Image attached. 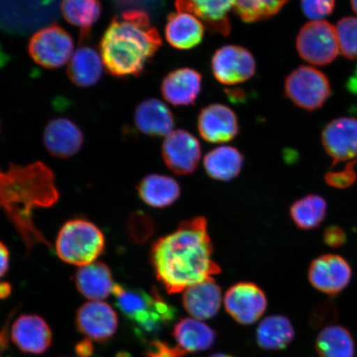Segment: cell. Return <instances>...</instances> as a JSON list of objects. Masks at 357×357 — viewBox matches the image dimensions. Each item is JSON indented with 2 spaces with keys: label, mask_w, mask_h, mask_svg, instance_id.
<instances>
[{
  "label": "cell",
  "mask_w": 357,
  "mask_h": 357,
  "mask_svg": "<svg viewBox=\"0 0 357 357\" xmlns=\"http://www.w3.org/2000/svg\"><path fill=\"white\" fill-rule=\"evenodd\" d=\"M213 252L207 220L195 217L156 240L150 259L156 278L168 294H173L220 273L221 268L213 260Z\"/></svg>",
  "instance_id": "cell-1"
},
{
  "label": "cell",
  "mask_w": 357,
  "mask_h": 357,
  "mask_svg": "<svg viewBox=\"0 0 357 357\" xmlns=\"http://www.w3.org/2000/svg\"><path fill=\"white\" fill-rule=\"evenodd\" d=\"M59 198L54 172L42 162L0 169V211L6 214L28 252L40 244L51 248L35 225L33 211L52 207Z\"/></svg>",
  "instance_id": "cell-2"
},
{
  "label": "cell",
  "mask_w": 357,
  "mask_h": 357,
  "mask_svg": "<svg viewBox=\"0 0 357 357\" xmlns=\"http://www.w3.org/2000/svg\"><path fill=\"white\" fill-rule=\"evenodd\" d=\"M162 45V39L146 12L127 10L114 16L102 36V64L114 77H139Z\"/></svg>",
  "instance_id": "cell-3"
},
{
  "label": "cell",
  "mask_w": 357,
  "mask_h": 357,
  "mask_svg": "<svg viewBox=\"0 0 357 357\" xmlns=\"http://www.w3.org/2000/svg\"><path fill=\"white\" fill-rule=\"evenodd\" d=\"M112 294L119 310L135 324L139 331L153 333L171 323L176 310L160 296L158 290L150 294L114 284Z\"/></svg>",
  "instance_id": "cell-4"
},
{
  "label": "cell",
  "mask_w": 357,
  "mask_h": 357,
  "mask_svg": "<svg viewBox=\"0 0 357 357\" xmlns=\"http://www.w3.org/2000/svg\"><path fill=\"white\" fill-rule=\"evenodd\" d=\"M55 247L61 261L80 267L91 264L104 253L105 238L95 223L73 218L61 227Z\"/></svg>",
  "instance_id": "cell-5"
},
{
  "label": "cell",
  "mask_w": 357,
  "mask_h": 357,
  "mask_svg": "<svg viewBox=\"0 0 357 357\" xmlns=\"http://www.w3.org/2000/svg\"><path fill=\"white\" fill-rule=\"evenodd\" d=\"M284 93L298 108L314 111L328 100L331 86L322 71L314 67L301 66L285 79Z\"/></svg>",
  "instance_id": "cell-6"
},
{
  "label": "cell",
  "mask_w": 357,
  "mask_h": 357,
  "mask_svg": "<svg viewBox=\"0 0 357 357\" xmlns=\"http://www.w3.org/2000/svg\"><path fill=\"white\" fill-rule=\"evenodd\" d=\"M298 55L314 66H327L336 59L339 49L336 26L324 20L303 25L296 39Z\"/></svg>",
  "instance_id": "cell-7"
},
{
  "label": "cell",
  "mask_w": 357,
  "mask_h": 357,
  "mask_svg": "<svg viewBox=\"0 0 357 357\" xmlns=\"http://www.w3.org/2000/svg\"><path fill=\"white\" fill-rule=\"evenodd\" d=\"M29 53L36 63L47 69H57L69 62L74 42L60 25L52 24L38 31L29 43Z\"/></svg>",
  "instance_id": "cell-8"
},
{
  "label": "cell",
  "mask_w": 357,
  "mask_h": 357,
  "mask_svg": "<svg viewBox=\"0 0 357 357\" xmlns=\"http://www.w3.org/2000/svg\"><path fill=\"white\" fill-rule=\"evenodd\" d=\"M212 71L218 82L234 86L248 82L256 73L255 58L247 48L227 45L214 53Z\"/></svg>",
  "instance_id": "cell-9"
},
{
  "label": "cell",
  "mask_w": 357,
  "mask_h": 357,
  "mask_svg": "<svg viewBox=\"0 0 357 357\" xmlns=\"http://www.w3.org/2000/svg\"><path fill=\"white\" fill-rule=\"evenodd\" d=\"M351 268L345 258L336 254H326L311 262L307 272L312 287L328 296H337L351 280Z\"/></svg>",
  "instance_id": "cell-10"
},
{
  "label": "cell",
  "mask_w": 357,
  "mask_h": 357,
  "mask_svg": "<svg viewBox=\"0 0 357 357\" xmlns=\"http://www.w3.org/2000/svg\"><path fill=\"white\" fill-rule=\"evenodd\" d=\"M225 309L236 322L243 325L256 323L264 314L267 298L263 290L252 282H239L227 289Z\"/></svg>",
  "instance_id": "cell-11"
},
{
  "label": "cell",
  "mask_w": 357,
  "mask_h": 357,
  "mask_svg": "<svg viewBox=\"0 0 357 357\" xmlns=\"http://www.w3.org/2000/svg\"><path fill=\"white\" fill-rule=\"evenodd\" d=\"M162 153L172 172L178 176L190 175L198 167L201 146L197 138L190 132L177 129L165 138Z\"/></svg>",
  "instance_id": "cell-12"
},
{
  "label": "cell",
  "mask_w": 357,
  "mask_h": 357,
  "mask_svg": "<svg viewBox=\"0 0 357 357\" xmlns=\"http://www.w3.org/2000/svg\"><path fill=\"white\" fill-rule=\"evenodd\" d=\"M322 142L326 153L333 160V167L339 162L357 159V119L343 117L333 120L325 127Z\"/></svg>",
  "instance_id": "cell-13"
},
{
  "label": "cell",
  "mask_w": 357,
  "mask_h": 357,
  "mask_svg": "<svg viewBox=\"0 0 357 357\" xmlns=\"http://www.w3.org/2000/svg\"><path fill=\"white\" fill-rule=\"evenodd\" d=\"M77 326L79 331L98 342H105L113 337L118 328V315L109 303L91 301L77 311Z\"/></svg>",
  "instance_id": "cell-14"
},
{
  "label": "cell",
  "mask_w": 357,
  "mask_h": 357,
  "mask_svg": "<svg viewBox=\"0 0 357 357\" xmlns=\"http://www.w3.org/2000/svg\"><path fill=\"white\" fill-rule=\"evenodd\" d=\"M177 12L194 15L209 32L225 37L231 33L230 13L235 0H176Z\"/></svg>",
  "instance_id": "cell-15"
},
{
  "label": "cell",
  "mask_w": 357,
  "mask_h": 357,
  "mask_svg": "<svg viewBox=\"0 0 357 357\" xmlns=\"http://www.w3.org/2000/svg\"><path fill=\"white\" fill-rule=\"evenodd\" d=\"M198 130L204 140L211 144H225L238 135V119L229 107L213 104L200 111Z\"/></svg>",
  "instance_id": "cell-16"
},
{
  "label": "cell",
  "mask_w": 357,
  "mask_h": 357,
  "mask_svg": "<svg viewBox=\"0 0 357 357\" xmlns=\"http://www.w3.org/2000/svg\"><path fill=\"white\" fill-rule=\"evenodd\" d=\"M43 144L54 158L66 159L77 155L84 144V134L77 124L66 118L51 120L43 131Z\"/></svg>",
  "instance_id": "cell-17"
},
{
  "label": "cell",
  "mask_w": 357,
  "mask_h": 357,
  "mask_svg": "<svg viewBox=\"0 0 357 357\" xmlns=\"http://www.w3.org/2000/svg\"><path fill=\"white\" fill-rule=\"evenodd\" d=\"M11 337L22 351L39 355L51 346L52 333L42 317L22 314L13 324Z\"/></svg>",
  "instance_id": "cell-18"
},
{
  "label": "cell",
  "mask_w": 357,
  "mask_h": 357,
  "mask_svg": "<svg viewBox=\"0 0 357 357\" xmlns=\"http://www.w3.org/2000/svg\"><path fill=\"white\" fill-rule=\"evenodd\" d=\"M202 89V77L197 70L183 67L169 73L162 80L164 100L174 106L195 105Z\"/></svg>",
  "instance_id": "cell-19"
},
{
  "label": "cell",
  "mask_w": 357,
  "mask_h": 357,
  "mask_svg": "<svg viewBox=\"0 0 357 357\" xmlns=\"http://www.w3.org/2000/svg\"><path fill=\"white\" fill-rule=\"evenodd\" d=\"M182 303L186 312L195 319H211L220 310L221 288L213 279L192 285L185 290Z\"/></svg>",
  "instance_id": "cell-20"
},
{
  "label": "cell",
  "mask_w": 357,
  "mask_h": 357,
  "mask_svg": "<svg viewBox=\"0 0 357 357\" xmlns=\"http://www.w3.org/2000/svg\"><path fill=\"white\" fill-rule=\"evenodd\" d=\"M134 123L145 135L167 137L176 125L175 116L169 107L158 99L142 102L134 114Z\"/></svg>",
  "instance_id": "cell-21"
},
{
  "label": "cell",
  "mask_w": 357,
  "mask_h": 357,
  "mask_svg": "<svg viewBox=\"0 0 357 357\" xmlns=\"http://www.w3.org/2000/svg\"><path fill=\"white\" fill-rule=\"evenodd\" d=\"M74 281L78 291L92 301L108 298L114 287L109 267L101 261L80 266L75 272Z\"/></svg>",
  "instance_id": "cell-22"
},
{
  "label": "cell",
  "mask_w": 357,
  "mask_h": 357,
  "mask_svg": "<svg viewBox=\"0 0 357 357\" xmlns=\"http://www.w3.org/2000/svg\"><path fill=\"white\" fill-rule=\"evenodd\" d=\"M204 26L197 17L187 13H172L167 17L165 36L172 47L189 50L202 42Z\"/></svg>",
  "instance_id": "cell-23"
},
{
  "label": "cell",
  "mask_w": 357,
  "mask_h": 357,
  "mask_svg": "<svg viewBox=\"0 0 357 357\" xmlns=\"http://www.w3.org/2000/svg\"><path fill=\"white\" fill-rule=\"evenodd\" d=\"M104 64L95 49L84 46L73 53L67 66V75L75 86L91 87L100 82Z\"/></svg>",
  "instance_id": "cell-24"
},
{
  "label": "cell",
  "mask_w": 357,
  "mask_h": 357,
  "mask_svg": "<svg viewBox=\"0 0 357 357\" xmlns=\"http://www.w3.org/2000/svg\"><path fill=\"white\" fill-rule=\"evenodd\" d=\"M176 346L185 354L209 349L216 339L214 330L202 321L182 319L175 325L172 333Z\"/></svg>",
  "instance_id": "cell-25"
},
{
  "label": "cell",
  "mask_w": 357,
  "mask_h": 357,
  "mask_svg": "<svg viewBox=\"0 0 357 357\" xmlns=\"http://www.w3.org/2000/svg\"><path fill=\"white\" fill-rule=\"evenodd\" d=\"M138 195L150 207L169 206L180 197L181 188L173 178L151 174L146 176L137 186Z\"/></svg>",
  "instance_id": "cell-26"
},
{
  "label": "cell",
  "mask_w": 357,
  "mask_h": 357,
  "mask_svg": "<svg viewBox=\"0 0 357 357\" xmlns=\"http://www.w3.org/2000/svg\"><path fill=\"white\" fill-rule=\"evenodd\" d=\"M243 160V154L235 147L222 146L205 155L204 166L209 177L217 181H229L239 175Z\"/></svg>",
  "instance_id": "cell-27"
},
{
  "label": "cell",
  "mask_w": 357,
  "mask_h": 357,
  "mask_svg": "<svg viewBox=\"0 0 357 357\" xmlns=\"http://www.w3.org/2000/svg\"><path fill=\"white\" fill-rule=\"evenodd\" d=\"M294 336L293 324L282 315L267 317L257 330V344L265 350H283L293 342Z\"/></svg>",
  "instance_id": "cell-28"
},
{
  "label": "cell",
  "mask_w": 357,
  "mask_h": 357,
  "mask_svg": "<svg viewBox=\"0 0 357 357\" xmlns=\"http://www.w3.org/2000/svg\"><path fill=\"white\" fill-rule=\"evenodd\" d=\"M62 16L80 30V40H86L102 13L101 0H61Z\"/></svg>",
  "instance_id": "cell-29"
},
{
  "label": "cell",
  "mask_w": 357,
  "mask_h": 357,
  "mask_svg": "<svg viewBox=\"0 0 357 357\" xmlns=\"http://www.w3.org/2000/svg\"><path fill=\"white\" fill-rule=\"evenodd\" d=\"M315 347L319 357H354V337L340 325L326 327L317 337Z\"/></svg>",
  "instance_id": "cell-30"
},
{
  "label": "cell",
  "mask_w": 357,
  "mask_h": 357,
  "mask_svg": "<svg viewBox=\"0 0 357 357\" xmlns=\"http://www.w3.org/2000/svg\"><path fill=\"white\" fill-rule=\"evenodd\" d=\"M327 211V202L318 195H306L296 200L289 208L293 222L302 230H311L319 227L324 221Z\"/></svg>",
  "instance_id": "cell-31"
},
{
  "label": "cell",
  "mask_w": 357,
  "mask_h": 357,
  "mask_svg": "<svg viewBox=\"0 0 357 357\" xmlns=\"http://www.w3.org/2000/svg\"><path fill=\"white\" fill-rule=\"evenodd\" d=\"M289 0H235L234 11L245 22L264 21L282 10Z\"/></svg>",
  "instance_id": "cell-32"
},
{
  "label": "cell",
  "mask_w": 357,
  "mask_h": 357,
  "mask_svg": "<svg viewBox=\"0 0 357 357\" xmlns=\"http://www.w3.org/2000/svg\"><path fill=\"white\" fill-rule=\"evenodd\" d=\"M339 49L342 56L357 60V17H346L336 26Z\"/></svg>",
  "instance_id": "cell-33"
},
{
  "label": "cell",
  "mask_w": 357,
  "mask_h": 357,
  "mask_svg": "<svg viewBox=\"0 0 357 357\" xmlns=\"http://www.w3.org/2000/svg\"><path fill=\"white\" fill-rule=\"evenodd\" d=\"M126 229L128 238L133 243L144 244L153 235L155 225L149 214L137 211L128 216Z\"/></svg>",
  "instance_id": "cell-34"
},
{
  "label": "cell",
  "mask_w": 357,
  "mask_h": 357,
  "mask_svg": "<svg viewBox=\"0 0 357 357\" xmlns=\"http://www.w3.org/2000/svg\"><path fill=\"white\" fill-rule=\"evenodd\" d=\"M357 159L351 160L342 171L329 172L325 175V181L330 186L337 189H347L354 184L356 181L355 166Z\"/></svg>",
  "instance_id": "cell-35"
},
{
  "label": "cell",
  "mask_w": 357,
  "mask_h": 357,
  "mask_svg": "<svg viewBox=\"0 0 357 357\" xmlns=\"http://www.w3.org/2000/svg\"><path fill=\"white\" fill-rule=\"evenodd\" d=\"M303 13L312 21L324 20L332 15L335 8V0H301Z\"/></svg>",
  "instance_id": "cell-36"
},
{
  "label": "cell",
  "mask_w": 357,
  "mask_h": 357,
  "mask_svg": "<svg viewBox=\"0 0 357 357\" xmlns=\"http://www.w3.org/2000/svg\"><path fill=\"white\" fill-rule=\"evenodd\" d=\"M185 355L176 345L172 347L160 341L151 342L146 351V357H184Z\"/></svg>",
  "instance_id": "cell-37"
},
{
  "label": "cell",
  "mask_w": 357,
  "mask_h": 357,
  "mask_svg": "<svg viewBox=\"0 0 357 357\" xmlns=\"http://www.w3.org/2000/svg\"><path fill=\"white\" fill-rule=\"evenodd\" d=\"M324 241L328 247L338 248L346 244L347 236L346 231L341 227L333 225L325 229Z\"/></svg>",
  "instance_id": "cell-38"
},
{
  "label": "cell",
  "mask_w": 357,
  "mask_h": 357,
  "mask_svg": "<svg viewBox=\"0 0 357 357\" xmlns=\"http://www.w3.org/2000/svg\"><path fill=\"white\" fill-rule=\"evenodd\" d=\"M10 254L8 248L0 242V278L6 275L10 268Z\"/></svg>",
  "instance_id": "cell-39"
},
{
  "label": "cell",
  "mask_w": 357,
  "mask_h": 357,
  "mask_svg": "<svg viewBox=\"0 0 357 357\" xmlns=\"http://www.w3.org/2000/svg\"><path fill=\"white\" fill-rule=\"evenodd\" d=\"M75 351L79 357H91L93 354V345L91 339L86 338L79 342L75 346Z\"/></svg>",
  "instance_id": "cell-40"
},
{
  "label": "cell",
  "mask_w": 357,
  "mask_h": 357,
  "mask_svg": "<svg viewBox=\"0 0 357 357\" xmlns=\"http://www.w3.org/2000/svg\"><path fill=\"white\" fill-rule=\"evenodd\" d=\"M12 292V285L8 282L0 283V300L6 298L10 296Z\"/></svg>",
  "instance_id": "cell-41"
},
{
  "label": "cell",
  "mask_w": 357,
  "mask_h": 357,
  "mask_svg": "<svg viewBox=\"0 0 357 357\" xmlns=\"http://www.w3.org/2000/svg\"><path fill=\"white\" fill-rule=\"evenodd\" d=\"M8 327L7 325L0 331V350L6 349L8 347Z\"/></svg>",
  "instance_id": "cell-42"
},
{
  "label": "cell",
  "mask_w": 357,
  "mask_h": 357,
  "mask_svg": "<svg viewBox=\"0 0 357 357\" xmlns=\"http://www.w3.org/2000/svg\"><path fill=\"white\" fill-rule=\"evenodd\" d=\"M351 3L352 10H354L357 15V0H351Z\"/></svg>",
  "instance_id": "cell-43"
},
{
  "label": "cell",
  "mask_w": 357,
  "mask_h": 357,
  "mask_svg": "<svg viewBox=\"0 0 357 357\" xmlns=\"http://www.w3.org/2000/svg\"><path fill=\"white\" fill-rule=\"evenodd\" d=\"M116 357H131V356L129 355L128 354V352L121 351V352H119V354H117V356H116Z\"/></svg>",
  "instance_id": "cell-44"
},
{
  "label": "cell",
  "mask_w": 357,
  "mask_h": 357,
  "mask_svg": "<svg viewBox=\"0 0 357 357\" xmlns=\"http://www.w3.org/2000/svg\"><path fill=\"white\" fill-rule=\"evenodd\" d=\"M209 357H234V356L225 354H213Z\"/></svg>",
  "instance_id": "cell-45"
}]
</instances>
